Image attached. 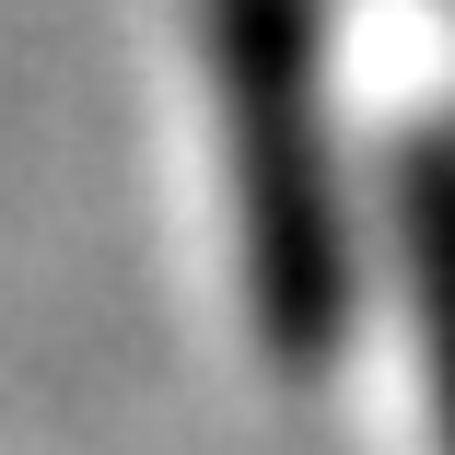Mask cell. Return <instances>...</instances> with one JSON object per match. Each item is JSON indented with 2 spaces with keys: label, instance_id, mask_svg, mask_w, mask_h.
<instances>
[{
  "label": "cell",
  "instance_id": "obj_1",
  "mask_svg": "<svg viewBox=\"0 0 455 455\" xmlns=\"http://www.w3.org/2000/svg\"><path fill=\"white\" fill-rule=\"evenodd\" d=\"M199 59L234 152V257L245 327L281 374H327L362 315L350 188H339V106H327V0H199Z\"/></svg>",
  "mask_w": 455,
  "mask_h": 455
},
{
  "label": "cell",
  "instance_id": "obj_2",
  "mask_svg": "<svg viewBox=\"0 0 455 455\" xmlns=\"http://www.w3.org/2000/svg\"><path fill=\"white\" fill-rule=\"evenodd\" d=\"M397 245L420 292V362H432V432L455 455V129H420L397 152Z\"/></svg>",
  "mask_w": 455,
  "mask_h": 455
}]
</instances>
